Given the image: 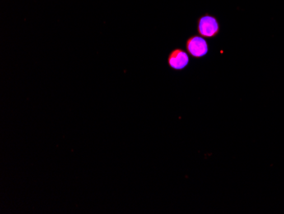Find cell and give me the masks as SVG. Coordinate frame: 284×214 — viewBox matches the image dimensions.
Here are the masks:
<instances>
[{"mask_svg":"<svg viewBox=\"0 0 284 214\" xmlns=\"http://www.w3.org/2000/svg\"><path fill=\"white\" fill-rule=\"evenodd\" d=\"M197 34L204 39H214L220 34V26L218 19L209 13L197 19Z\"/></svg>","mask_w":284,"mask_h":214,"instance_id":"cell-1","label":"cell"},{"mask_svg":"<svg viewBox=\"0 0 284 214\" xmlns=\"http://www.w3.org/2000/svg\"><path fill=\"white\" fill-rule=\"evenodd\" d=\"M186 49L191 57L200 59L207 56L210 48L204 38L200 35H192L186 41Z\"/></svg>","mask_w":284,"mask_h":214,"instance_id":"cell-2","label":"cell"},{"mask_svg":"<svg viewBox=\"0 0 284 214\" xmlns=\"http://www.w3.org/2000/svg\"><path fill=\"white\" fill-rule=\"evenodd\" d=\"M189 63V54L180 48L172 50L168 56V66L175 71L184 70Z\"/></svg>","mask_w":284,"mask_h":214,"instance_id":"cell-3","label":"cell"}]
</instances>
